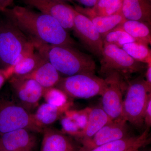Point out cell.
Masks as SVG:
<instances>
[{
    "mask_svg": "<svg viewBox=\"0 0 151 151\" xmlns=\"http://www.w3.org/2000/svg\"><path fill=\"white\" fill-rule=\"evenodd\" d=\"M2 13L30 40L52 45H76L68 31L56 19L48 15L19 6L9 7Z\"/></svg>",
    "mask_w": 151,
    "mask_h": 151,
    "instance_id": "cell-1",
    "label": "cell"
},
{
    "mask_svg": "<svg viewBox=\"0 0 151 151\" xmlns=\"http://www.w3.org/2000/svg\"><path fill=\"white\" fill-rule=\"evenodd\" d=\"M32 42L35 49L53 65L60 73L68 76L95 74L96 64L89 55L75 47L52 45L36 40Z\"/></svg>",
    "mask_w": 151,
    "mask_h": 151,
    "instance_id": "cell-2",
    "label": "cell"
},
{
    "mask_svg": "<svg viewBox=\"0 0 151 151\" xmlns=\"http://www.w3.org/2000/svg\"><path fill=\"white\" fill-rule=\"evenodd\" d=\"M32 42L10 20L0 21V65L7 70L34 52Z\"/></svg>",
    "mask_w": 151,
    "mask_h": 151,
    "instance_id": "cell-3",
    "label": "cell"
},
{
    "mask_svg": "<svg viewBox=\"0 0 151 151\" xmlns=\"http://www.w3.org/2000/svg\"><path fill=\"white\" fill-rule=\"evenodd\" d=\"M151 98V86L139 77L129 81L123 100L122 118L137 128L144 125L146 107Z\"/></svg>",
    "mask_w": 151,
    "mask_h": 151,
    "instance_id": "cell-4",
    "label": "cell"
},
{
    "mask_svg": "<svg viewBox=\"0 0 151 151\" xmlns=\"http://www.w3.org/2000/svg\"><path fill=\"white\" fill-rule=\"evenodd\" d=\"M100 58V74L105 76L117 72L127 81L132 74L141 73L147 65L135 60L123 49L113 44L104 45Z\"/></svg>",
    "mask_w": 151,
    "mask_h": 151,
    "instance_id": "cell-5",
    "label": "cell"
},
{
    "mask_svg": "<svg viewBox=\"0 0 151 151\" xmlns=\"http://www.w3.org/2000/svg\"><path fill=\"white\" fill-rule=\"evenodd\" d=\"M104 78L95 74H76L61 77L55 88L66 94L68 97L88 99L102 95L105 89Z\"/></svg>",
    "mask_w": 151,
    "mask_h": 151,
    "instance_id": "cell-6",
    "label": "cell"
},
{
    "mask_svg": "<svg viewBox=\"0 0 151 151\" xmlns=\"http://www.w3.org/2000/svg\"><path fill=\"white\" fill-rule=\"evenodd\" d=\"M21 129L35 133H42L43 129L38 126L33 114L13 101L0 100V136Z\"/></svg>",
    "mask_w": 151,
    "mask_h": 151,
    "instance_id": "cell-7",
    "label": "cell"
},
{
    "mask_svg": "<svg viewBox=\"0 0 151 151\" xmlns=\"http://www.w3.org/2000/svg\"><path fill=\"white\" fill-rule=\"evenodd\" d=\"M105 89L101 95L102 108L111 120L122 119L123 95L128 83L117 72L105 76Z\"/></svg>",
    "mask_w": 151,
    "mask_h": 151,
    "instance_id": "cell-8",
    "label": "cell"
},
{
    "mask_svg": "<svg viewBox=\"0 0 151 151\" xmlns=\"http://www.w3.org/2000/svg\"><path fill=\"white\" fill-rule=\"evenodd\" d=\"M9 82L17 104L29 113L38 107L44 90L40 84L33 79L16 76H11Z\"/></svg>",
    "mask_w": 151,
    "mask_h": 151,
    "instance_id": "cell-9",
    "label": "cell"
},
{
    "mask_svg": "<svg viewBox=\"0 0 151 151\" xmlns=\"http://www.w3.org/2000/svg\"><path fill=\"white\" fill-rule=\"evenodd\" d=\"M74 14L72 31L90 52L100 58L104 45L100 33L88 17L77 12L75 9Z\"/></svg>",
    "mask_w": 151,
    "mask_h": 151,
    "instance_id": "cell-10",
    "label": "cell"
},
{
    "mask_svg": "<svg viewBox=\"0 0 151 151\" xmlns=\"http://www.w3.org/2000/svg\"><path fill=\"white\" fill-rule=\"evenodd\" d=\"M26 5L37 9L58 21L67 31L73 30L74 8L60 0H22Z\"/></svg>",
    "mask_w": 151,
    "mask_h": 151,
    "instance_id": "cell-11",
    "label": "cell"
},
{
    "mask_svg": "<svg viewBox=\"0 0 151 151\" xmlns=\"http://www.w3.org/2000/svg\"><path fill=\"white\" fill-rule=\"evenodd\" d=\"M129 128L123 119L112 120L90 139L81 142L78 151H89L104 144L130 137Z\"/></svg>",
    "mask_w": 151,
    "mask_h": 151,
    "instance_id": "cell-12",
    "label": "cell"
},
{
    "mask_svg": "<svg viewBox=\"0 0 151 151\" xmlns=\"http://www.w3.org/2000/svg\"><path fill=\"white\" fill-rule=\"evenodd\" d=\"M35 132L21 129L0 137V151H33L36 145Z\"/></svg>",
    "mask_w": 151,
    "mask_h": 151,
    "instance_id": "cell-13",
    "label": "cell"
},
{
    "mask_svg": "<svg viewBox=\"0 0 151 151\" xmlns=\"http://www.w3.org/2000/svg\"><path fill=\"white\" fill-rule=\"evenodd\" d=\"M41 151H78V147L73 140L63 132L55 129L44 128Z\"/></svg>",
    "mask_w": 151,
    "mask_h": 151,
    "instance_id": "cell-14",
    "label": "cell"
},
{
    "mask_svg": "<svg viewBox=\"0 0 151 151\" xmlns=\"http://www.w3.org/2000/svg\"><path fill=\"white\" fill-rule=\"evenodd\" d=\"M122 12L127 20L151 25L150 0H123Z\"/></svg>",
    "mask_w": 151,
    "mask_h": 151,
    "instance_id": "cell-15",
    "label": "cell"
},
{
    "mask_svg": "<svg viewBox=\"0 0 151 151\" xmlns=\"http://www.w3.org/2000/svg\"><path fill=\"white\" fill-rule=\"evenodd\" d=\"M150 128H146L141 134L131 136L104 144L89 151H126L133 147H143L151 142Z\"/></svg>",
    "mask_w": 151,
    "mask_h": 151,
    "instance_id": "cell-16",
    "label": "cell"
},
{
    "mask_svg": "<svg viewBox=\"0 0 151 151\" xmlns=\"http://www.w3.org/2000/svg\"><path fill=\"white\" fill-rule=\"evenodd\" d=\"M72 105V102L69 101L60 106L43 103L38 107L37 110L33 114L34 117L38 126L43 129L60 119L63 114L68 111Z\"/></svg>",
    "mask_w": 151,
    "mask_h": 151,
    "instance_id": "cell-17",
    "label": "cell"
},
{
    "mask_svg": "<svg viewBox=\"0 0 151 151\" xmlns=\"http://www.w3.org/2000/svg\"><path fill=\"white\" fill-rule=\"evenodd\" d=\"M17 76L33 79L44 89L55 87L61 77L60 73L46 59L32 73L24 76Z\"/></svg>",
    "mask_w": 151,
    "mask_h": 151,
    "instance_id": "cell-18",
    "label": "cell"
},
{
    "mask_svg": "<svg viewBox=\"0 0 151 151\" xmlns=\"http://www.w3.org/2000/svg\"><path fill=\"white\" fill-rule=\"evenodd\" d=\"M112 121L102 108L89 109L86 127L79 135L80 142L88 139L108 122Z\"/></svg>",
    "mask_w": 151,
    "mask_h": 151,
    "instance_id": "cell-19",
    "label": "cell"
},
{
    "mask_svg": "<svg viewBox=\"0 0 151 151\" xmlns=\"http://www.w3.org/2000/svg\"><path fill=\"white\" fill-rule=\"evenodd\" d=\"M123 0H99L93 7L87 9L75 5V9L86 16H107L122 11Z\"/></svg>",
    "mask_w": 151,
    "mask_h": 151,
    "instance_id": "cell-20",
    "label": "cell"
},
{
    "mask_svg": "<svg viewBox=\"0 0 151 151\" xmlns=\"http://www.w3.org/2000/svg\"><path fill=\"white\" fill-rule=\"evenodd\" d=\"M116 28L123 30L133 37L136 41L148 46L151 42L150 25L137 21L126 20Z\"/></svg>",
    "mask_w": 151,
    "mask_h": 151,
    "instance_id": "cell-21",
    "label": "cell"
},
{
    "mask_svg": "<svg viewBox=\"0 0 151 151\" xmlns=\"http://www.w3.org/2000/svg\"><path fill=\"white\" fill-rule=\"evenodd\" d=\"M45 60V58L39 52L35 51L12 67L4 70L6 77L12 76H24L32 73Z\"/></svg>",
    "mask_w": 151,
    "mask_h": 151,
    "instance_id": "cell-22",
    "label": "cell"
},
{
    "mask_svg": "<svg viewBox=\"0 0 151 151\" xmlns=\"http://www.w3.org/2000/svg\"><path fill=\"white\" fill-rule=\"evenodd\" d=\"M87 17L93 23L102 39L127 20L123 15L122 11L107 16Z\"/></svg>",
    "mask_w": 151,
    "mask_h": 151,
    "instance_id": "cell-23",
    "label": "cell"
},
{
    "mask_svg": "<svg viewBox=\"0 0 151 151\" xmlns=\"http://www.w3.org/2000/svg\"><path fill=\"white\" fill-rule=\"evenodd\" d=\"M122 48L132 58L148 64L151 63V52L148 46L135 41L124 45Z\"/></svg>",
    "mask_w": 151,
    "mask_h": 151,
    "instance_id": "cell-24",
    "label": "cell"
},
{
    "mask_svg": "<svg viewBox=\"0 0 151 151\" xmlns=\"http://www.w3.org/2000/svg\"><path fill=\"white\" fill-rule=\"evenodd\" d=\"M103 45L113 44L122 48L124 45L136 41L123 30L115 28L107 34L103 38Z\"/></svg>",
    "mask_w": 151,
    "mask_h": 151,
    "instance_id": "cell-25",
    "label": "cell"
},
{
    "mask_svg": "<svg viewBox=\"0 0 151 151\" xmlns=\"http://www.w3.org/2000/svg\"><path fill=\"white\" fill-rule=\"evenodd\" d=\"M42 97L45 103L55 106H61L69 101L66 94L55 87L44 89Z\"/></svg>",
    "mask_w": 151,
    "mask_h": 151,
    "instance_id": "cell-26",
    "label": "cell"
},
{
    "mask_svg": "<svg viewBox=\"0 0 151 151\" xmlns=\"http://www.w3.org/2000/svg\"><path fill=\"white\" fill-rule=\"evenodd\" d=\"M64 114L65 116L60 118L63 132L77 139L81 133V130L71 116L67 113H65Z\"/></svg>",
    "mask_w": 151,
    "mask_h": 151,
    "instance_id": "cell-27",
    "label": "cell"
},
{
    "mask_svg": "<svg viewBox=\"0 0 151 151\" xmlns=\"http://www.w3.org/2000/svg\"><path fill=\"white\" fill-rule=\"evenodd\" d=\"M144 124L146 128H150L151 126V98L149 100L147 105L145 116H144Z\"/></svg>",
    "mask_w": 151,
    "mask_h": 151,
    "instance_id": "cell-28",
    "label": "cell"
},
{
    "mask_svg": "<svg viewBox=\"0 0 151 151\" xmlns=\"http://www.w3.org/2000/svg\"><path fill=\"white\" fill-rule=\"evenodd\" d=\"M14 0H0V12H2L12 4Z\"/></svg>",
    "mask_w": 151,
    "mask_h": 151,
    "instance_id": "cell-29",
    "label": "cell"
},
{
    "mask_svg": "<svg viewBox=\"0 0 151 151\" xmlns=\"http://www.w3.org/2000/svg\"><path fill=\"white\" fill-rule=\"evenodd\" d=\"M99 1V0H75V1L80 3L85 6L91 8L94 6Z\"/></svg>",
    "mask_w": 151,
    "mask_h": 151,
    "instance_id": "cell-30",
    "label": "cell"
},
{
    "mask_svg": "<svg viewBox=\"0 0 151 151\" xmlns=\"http://www.w3.org/2000/svg\"><path fill=\"white\" fill-rule=\"evenodd\" d=\"M147 68L146 80L149 86H151V63L147 64Z\"/></svg>",
    "mask_w": 151,
    "mask_h": 151,
    "instance_id": "cell-31",
    "label": "cell"
},
{
    "mask_svg": "<svg viewBox=\"0 0 151 151\" xmlns=\"http://www.w3.org/2000/svg\"><path fill=\"white\" fill-rule=\"evenodd\" d=\"M6 78L4 70L0 69V89L2 87Z\"/></svg>",
    "mask_w": 151,
    "mask_h": 151,
    "instance_id": "cell-32",
    "label": "cell"
},
{
    "mask_svg": "<svg viewBox=\"0 0 151 151\" xmlns=\"http://www.w3.org/2000/svg\"><path fill=\"white\" fill-rule=\"evenodd\" d=\"M141 148H142L140 146H136V147H133L127 150L126 151H139Z\"/></svg>",
    "mask_w": 151,
    "mask_h": 151,
    "instance_id": "cell-33",
    "label": "cell"
},
{
    "mask_svg": "<svg viewBox=\"0 0 151 151\" xmlns=\"http://www.w3.org/2000/svg\"><path fill=\"white\" fill-rule=\"evenodd\" d=\"M60 1H63L65 2H73L74 1H75V0H60Z\"/></svg>",
    "mask_w": 151,
    "mask_h": 151,
    "instance_id": "cell-34",
    "label": "cell"
},
{
    "mask_svg": "<svg viewBox=\"0 0 151 151\" xmlns=\"http://www.w3.org/2000/svg\"><path fill=\"white\" fill-rule=\"evenodd\" d=\"M139 151H150V150H143V151H140L139 150Z\"/></svg>",
    "mask_w": 151,
    "mask_h": 151,
    "instance_id": "cell-35",
    "label": "cell"
}]
</instances>
